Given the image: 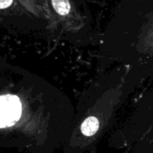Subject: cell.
<instances>
[{
	"instance_id": "obj_1",
	"label": "cell",
	"mask_w": 153,
	"mask_h": 153,
	"mask_svg": "<svg viewBox=\"0 0 153 153\" xmlns=\"http://www.w3.org/2000/svg\"><path fill=\"white\" fill-rule=\"evenodd\" d=\"M104 48L118 56H153V0H126L111 21L103 39ZM117 56V57H118Z\"/></svg>"
},
{
	"instance_id": "obj_3",
	"label": "cell",
	"mask_w": 153,
	"mask_h": 153,
	"mask_svg": "<svg viewBox=\"0 0 153 153\" xmlns=\"http://www.w3.org/2000/svg\"><path fill=\"white\" fill-rule=\"evenodd\" d=\"M22 115V104L17 96L4 95L0 97V128L11 126Z\"/></svg>"
},
{
	"instance_id": "obj_2",
	"label": "cell",
	"mask_w": 153,
	"mask_h": 153,
	"mask_svg": "<svg viewBox=\"0 0 153 153\" xmlns=\"http://www.w3.org/2000/svg\"><path fill=\"white\" fill-rule=\"evenodd\" d=\"M122 97L123 89H111L92 104L79 126V133L85 143L93 144L100 139L121 103Z\"/></svg>"
},
{
	"instance_id": "obj_5",
	"label": "cell",
	"mask_w": 153,
	"mask_h": 153,
	"mask_svg": "<svg viewBox=\"0 0 153 153\" xmlns=\"http://www.w3.org/2000/svg\"><path fill=\"white\" fill-rule=\"evenodd\" d=\"M13 3V0H0V9L9 7Z\"/></svg>"
},
{
	"instance_id": "obj_4",
	"label": "cell",
	"mask_w": 153,
	"mask_h": 153,
	"mask_svg": "<svg viewBox=\"0 0 153 153\" xmlns=\"http://www.w3.org/2000/svg\"><path fill=\"white\" fill-rule=\"evenodd\" d=\"M54 10L61 16H67L71 12V3L69 0H51Z\"/></svg>"
}]
</instances>
